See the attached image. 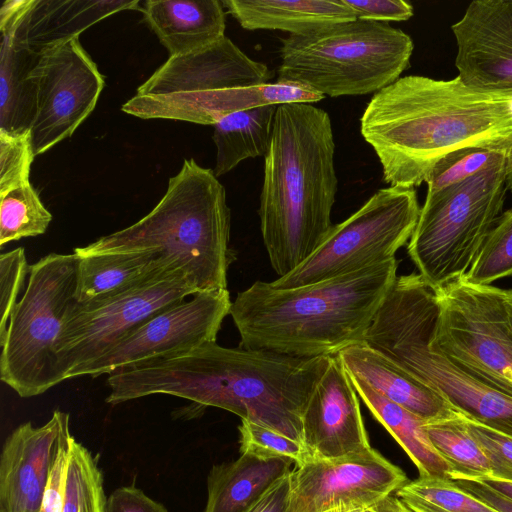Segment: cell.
I'll return each instance as SVG.
<instances>
[{"label": "cell", "mask_w": 512, "mask_h": 512, "mask_svg": "<svg viewBox=\"0 0 512 512\" xmlns=\"http://www.w3.org/2000/svg\"><path fill=\"white\" fill-rule=\"evenodd\" d=\"M355 510H350V509H335V510H331V511H327V512H353Z\"/></svg>", "instance_id": "obj_48"}, {"label": "cell", "mask_w": 512, "mask_h": 512, "mask_svg": "<svg viewBox=\"0 0 512 512\" xmlns=\"http://www.w3.org/2000/svg\"><path fill=\"white\" fill-rule=\"evenodd\" d=\"M138 4V0H29L22 13L0 20V29L2 36L40 55L114 13L137 9Z\"/></svg>", "instance_id": "obj_20"}, {"label": "cell", "mask_w": 512, "mask_h": 512, "mask_svg": "<svg viewBox=\"0 0 512 512\" xmlns=\"http://www.w3.org/2000/svg\"><path fill=\"white\" fill-rule=\"evenodd\" d=\"M424 429L435 450L452 467L451 480L491 476L490 463L459 412L425 421Z\"/></svg>", "instance_id": "obj_29"}, {"label": "cell", "mask_w": 512, "mask_h": 512, "mask_svg": "<svg viewBox=\"0 0 512 512\" xmlns=\"http://www.w3.org/2000/svg\"><path fill=\"white\" fill-rule=\"evenodd\" d=\"M231 304L228 289L198 292L153 315L100 357L72 371L69 379L109 375L216 341Z\"/></svg>", "instance_id": "obj_15"}, {"label": "cell", "mask_w": 512, "mask_h": 512, "mask_svg": "<svg viewBox=\"0 0 512 512\" xmlns=\"http://www.w3.org/2000/svg\"><path fill=\"white\" fill-rule=\"evenodd\" d=\"M78 258L75 299L79 304L103 300L160 277L182 276L153 252H104Z\"/></svg>", "instance_id": "obj_23"}, {"label": "cell", "mask_w": 512, "mask_h": 512, "mask_svg": "<svg viewBox=\"0 0 512 512\" xmlns=\"http://www.w3.org/2000/svg\"><path fill=\"white\" fill-rule=\"evenodd\" d=\"M34 156L30 131L0 130V193L29 182Z\"/></svg>", "instance_id": "obj_36"}, {"label": "cell", "mask_w": 512, "mask_h": 512, "mask_svg": "<svg viewBox=\"0 0 512 512\" xmlns=\"http://www.w3.org/2000/svg\"><path fill=\"white\" fill-rule=\"evenodd\" d=\"M362 510H363V509H362ZM362 510H355V511H353V512H361Z\"/></svg>", "instance_id": "obj_49"}, {"label": "cell", "mask_w": 512, "mask_h": 512, "mask_svg": "<svg viewBox=\"0 0 512 512\" xmlns=\"http://www.w3.org/2000/svg\"><path fill=\"white\" fill-rule=\"evenodd\" d=\"M389 186L414 188L452 152L512 147V90L488 91L459 76L409 75L376 92L360 119Z\"/></svg>", "instance_id": "obj_2"}, {"label": "cell", "mask_w": 512, "mask_h": 512, "mask_svg": "<svg viewBox=\"0 0 512 512\" xmlns=\"http://www.w3.org/2000/svg\"><path fill=\"white\" fill-rule=\"evenodd\" d=\"M69 414L55 410L42 426L19 425L6 438L0 457V512H39L60 453L71 438Z\"/></svg>", "instance_id": "obj_17"}, {"label": "cell", "mask_w": 512, "mask_h": 512, "mask_svg": "<svg viewBox=\"0 0 512 512\" xmlns=\"http://www.w3.org/2000/svg\"><path fill=\"white\" fill-rule=\"evenodd\" d=\"M361 512H410L396 495H389Z\"/></svg>", "instance_id": "obj_44"}, {"label": "cell", "mask_w": 512, "mask_h": 512, "mask_svg": "<svg viewBox=\"0 0 512 512\" xmlns=\"http://www.w3.org/2000/svg\"><path fill=\"white\" fill-rule=\"evenodd\" d=\"M397 265L393 258L286 290L254 282L237 294L230 308L239 347L315 358L361 344L397 278Z\"/></svg>", "instance_id": "obj_4"}, {"label": "cell", "mask_w": 512, "mask_h": 512, "mask_svg": "<svg viewBox=\"0 0 512 512\" xmlns=\"http://www.w3.org/2000/svg\"><path fill=\"white\" fill-rule=\"evenodd\" d=\"M451 29L460 79L482 90H512V0L472 1Z\"/></svg>", "instance_id": "obj_18"}, {"label": "cell", "mask_w": 512, "mask_h": 512, "mask_svg": "<svg viewBox=\"0 0 512 512\" xmlns=\"http://www.w3.org/2000/svg\"><path fill=\"white\" fill-rule=\"evenodd\" d=\"M506 182L508 189L512 191V147L506 153Z\"/></svg>", "instance_id": "obj_46"}, {"label": "cell", "mask_w": 512, "mask_h": 512, "mask_svg": "<svg viewBox=\"0 0 512 512\" xmlns=\"http://www.w3.org/2000/svg\"><path fill=\"white\" fill-rule=\"evenodd\" d=\"M69 447V446H68ZM67 451L58 456L45 488L39 512H63L66 497Z\"/></svg>", "instance_id": "obj_41"}, {"label": "cell", "mask_w": 512, "mask_h": 512, "mask_svg": "<svg viewBox=\"0 0 512 512\" xmlns=\"http://www.w3.org/2000/svg\"><path fill=\"white\" fill-rule=\"evenodd\" d=\"M106 499L103 475L95 458L72 437L67 451L63 512H104Z\"/></svg>", "instance_id": "obj_31"}, {"label": "cell", "mask_w": 512, "mask_h": 512, "mask_svg": "<svg viewBox=\"0 0 512 512\" xmlns=\"http://www.w3.org/2000/svg\"><path fill=\"white\" fill-rule=\"evenodd\" d=\"M374 418L394 437L417 467L419 476L451 479L453 469L435 450L424 420L386 399L363 380L349 376Z\"/></svg>", "instance_id": "obj_26"}, {"label": "cell", "mask_w": 512, "mask_h": 512, "mask_svg": "<svg viewBox=\"0 0 512 512\" xmlns=\"http://www.w3.org/2000/svg\"><path fill=\"white\" fill-rule=\"evenodd\" d=\"M414 44L385 22L356 19L282 40L278 83L324 97L376 93L400 78Z\"/></svg>", "instance_id": "obj_8"}, {"label": "cell", "mask_w": 512, "mask_h": 512, "mask_svg": "<svg viewBox=\"0 0 512 512\" xmlns=\"http://www.w3.org/2000/svg\"><path fill=\"white\" fill-rule=\"evenodd\" d=\"M430 346L473 378L512 397V323L505 289L465 277L437 287Z\"/></svg>", "instance_id": "obj_11"}, {"label": "cell", "mask_w": 512, "mask_h": 512, "mask_svg": "<svg viewBox=\"0 0 512 512\" xmlns=\"http://www.w3.org/2000/svg\"><path fill=\"white\" fill-rule=\"evenodd\" d=\"M357 19L377 22L405 21L413 16V6L403 0H345Z\"/></svg>", "instance_id": "obj_39"}, {"label": "cell", "mask_w": 512, "mask_h": 512, "mask_svg": "<svg viewBox=\"0 0 512 512\" xmlns=\"http://www.w3.org/2000/svg\"><path fill=\"white\" fill-rule=\"evenodd\" d=\"M78 261L75 253H51L29 267L26 289L0 343V379L20 397L38 396L62 382L56 343L76 303Z\"/></svg>", "instance_id": "obj_10"}, {"label": "cell", "mask_w": 512, "mask_h": 512, "mask_svg": "<svg viewBox=\"0 0 512 512\" xmlns=\"http://www.w3.org/2000/svg\"><path fill=\"white\" fill-rule=\"evenodd\" d=\"M420 209L414 188H382L350 217L333 225L327 238L301 265L269 283L278 290L292 289L393 259L409 242Z\"/></svg>", "instance_id": "obj_12"}, {"label": "cell", "mask_w": 512, "mask_h": 512, "mask_svg": "<svg viewBox=\"0 0 512 512\" xmlns=\"http://www.w3.org/2000/svg\"><path fill=\"white\" fill-rule=\"evenodd\" d=\"M36 55L2 36L0 63V130L30 131L35 113V88L30 71Z\"/></svg>", "instance_id": "obj_28"}, {"label": "cell", "mask_w": 512, "mask_h": 512, "mask_svg": "<svg viewBox=\"0 0 512 512\" xmlns=\"http://www.w3.org/2000/svg\"><path fill=\"white\" fill-rule=\"evenodd\" d=\"M505 301L512 323V289H505Z\"/></svg>", "instance_id": "obj_47"}, {"label": "cell", "mask_w": 512, "mask_h": 512, "mask_svg": "<svg viewBox=\"0 0 512 512\" xmlns=\"http://www.w3.org/2000/svg\"><path fill=\"white\" fill-rule=\"evenodd\" d=\"M331 119L312 103L278 105L260 195V229L279 277L327 238L338 180Z\"/></svg>", "instance_id": "obj_3"}, {"label": "cell", "mask_w": 512, "mask_h": 512, "mask_svg": "<svg viewBox=\"0 0 512 512\" xmlns=\"http://www.w3.org/2000/svg\"><path fill=\"white\" fill-rule=\"evenodd\" d=\"M357 395L338 356H330L303 413L307 458L336 459L372 448Z\"/></svg>", "instance_id": "obj_19"}, {"label": "cell", "mask_w": 512, "mask_h": 512, "mask_svg": "<svg viewBox=\"0 0 512 512\" xmlns=\"http://www.w3.org/2000/svg\"><path fill=\"white\" fill-rule=\"evenodd\" d=\"M512 276V208L502 213L489 231L465 279L477 285Z\"/></svg>", "instance_id": "obj_33"}, {"label": "cell", "mask_w": 512, "mask_h": 512, "mask_svg": "<svg viewBox=\"0 0 512 512\" xmlns=\"http://www.w3.org/2000/svg\"><path fill=\"white\" fill-rule=\"evenodd\" d=\"M51 220V213L30 182L0 193L1 247L45 233Z\"/></svg>", "instance_id": "obj_32"}, {"label": "cell", "mask_w": 512, "mask_h": 512, "mask_svg": "<svg viewBox=\"0 0 512 512\" xmlns=\"http://www.w3.org/2000/svg\"><path fill=\"white\" fill-rule=\"evenodd\" d=\"M406 482V474L373 448L336 459L307 458L290 473L285 512L362 510Z\"/></svg>", "instance_id": "obj_16"}, {"label": "cell", "mask_w": 512, "mask_h": 512, "mask_svg": "<svg viewBox=\"0 0 512 512\" xmlns=\"http://www.w3.org/2000/svg\"><path fill=\"white\" fill-rule=\"evenodd\" d=\"M461 417L490 463L489 477L512 482V437L462 414Z\"/></svg>", "instance_id": "obj_37"}, {"label": "cell", "mask_w": 512, "mask_h": 512, "mask_svg": "<svg viewBox=\"0 0 512 512\" xmlns=\"http://www.w3.org/2000/svg\"><path fill=\"white\" fill-rule=\"evenodd\" d=\"M30 77L35 88L30 136L36 156L74 133L94 110L105 83L79 37L40 54Z\"/></svg>", "instance_id": "obj_14"}, {"label": "cell", "mask_w": 512, "mask_h": 512, "mask_svg": "<svg viewBox=\"0 0 512 512\" xmlns=\"http://www.w3.org/2000/svg\"><path fill=\"white\" fill-rule=\"evenodd\" d=\"M329 358L213 341L111 373L108 400L115 405L154 394L176 396L227 410L303 444V413Z\"/></svg>", "instance_id": "obj_1"}, {"label": "cell", "mask_w": 512, "mask_h": 512, "mask_svg": "<svg viewBox=\"0 0 512 512\" xmlns=\"http://www.w3.org/2000/svg\"><path fill=\"white\" fill-rule=\"evenodd\" d=\"M337 356L349 376L363 380L380 395L424 421L444 417L454 411L435 391L364 344L349 346Z\"/></svg>", "instance_id": "obj_21"}, {"label": "cell", "mask_w": 512, "mask_h": 512, "mask_svg": "<svg viewBox=\"0 0 512 512\" xmlns=\"http://www.w3.org/2000/svg\"><path fill=\"white\" fill-rule=\"evenodd\" d=\"M142 12L170 56L202 50L225 36L222 1L147 0Z\"/></svg>", "instance_id": "obj_22"}, {"label": "cell", "mask_w": 512, "mask_h": 512, "mask_svg": "<svg viewBox=\"0 0 512 512\" xmlns=\"http://www.w3.org/2000/svg\"><path fill=\"white\" fill-rule=\"evenodd\" d=\"M507 190L506 153L499 152L475 175L426 195L407 252L430 285L465 276L501 215Z\"/></svg>", "instance_id": "obj_9"}, {"label": "cell", "mask_w": 512, "mask_h": 512, "mask_svg": "<svg viewBox=\"0 0 512 512\" xmlns=\"http://www.w3.org/2000/svg\"><path fill=\"white\" fill-rule=\"evenodd\" d=\"M229 239L225 188L213 170L191 158L169 179L164 196L147 215L74 253H157L198 293L227 289L228 268L235 260Z\"/></svg>", "instance_id": "obj_5"}, {"label": "cell", "mask_w": 512, "mask_h": 512, "mask_svg": "<svg viewBox=\"0 0 512 512\" xmlns=\"http://www.w3.org/2000/svg\"><path fill=\"white\" fill-rule=\"evenodd\" d=\"M473 479H478L485 485L489 486L499 494L505 496L506 498L512 501V482L494 479L489 476Z\"/></svg>", "instance_id": "obj_45"}, {"label": "cell", "mask_w": 512, "mask_h": 512, "mask_svg": "<svg viewBox=\"0 0 512 512\" xmlns=\"http://www.w3.org/2000/svg\"><path fill=\"white\" fill-rule=\"evenodd\" d=\"M452 481L460 489L484 502L498 512H512L511 500L499 494L478 479L456 478Z\"/></svg>", "instance_id": "obj_42"}, {"label": "cell", "mask_w": 512, "mask_h": 512, "mask_svg": "<svg viewBox=\"0 0 512 512\" xmlns=\"http://www.w3.org/2000/svg\"><path fill=\"white\" fill-rule=\"evenodd\" d=\"M271 77L265 64L224 36L202 50L170 56L121 109L142 119L214 125L238 111L324 98L300 85L269 83Z\"/></svg>", "instance_id": "obj_6"}, {"label": "cell", "mask_w": 512, "mask_h": 512, "mask_svg": "<svg viewBox=\"0 0 512 512\" xmlns=\"http://www.w3.org/2000/svg\"><path fill=\"white\" fill-rule=\"evenodd\" d=\"M395 495L410 512H498L451 479L419 476L406 482Z\"/></svg>", "instance_id": "obj_30"}, {"label": "cell", "mask_w": 512, "mask_h": 512, "mask_svg": "<svg viewBox=\"0 0 512 512\" xmlns=\"http://www.w3.org/2000/svg\"><path fill=\"white\" fill-rule=\"evenodd\" d=\"M278 105H264L229 114L213 125L216 146V177L240 162L268 152Z\"/></svg>", "instance_id": "obj_27"}, {"label": "cell", "mask_w": 512, "mask_h": 512, "mask_svg": "<svg viewBox=\"0 0 512 512\" xmlns=\"http://www.w3.org/2000/svg\"><path fill=\"white\" fill-rule=\"evenodd\" d=\"M498 153L481 148H466L450 153L436 164L426 180L427 194H434L475 175Z\"/></svg>", "instance_id": "obj_35"}, {"label": "cell", "mask_w": 512, "mask_h": 512, "mask_svg": "<svg viewBox=\"0 0 512 512\" xmlns=\"http://www.w3.org/2000/svg\"><path fill=\"white\" fill-rule=\"evenodd\" d=\"M196 291L180 275H168L124 293L69 310L56 343L62 381L97 359L156 313Z\"/></svg>", "instance_id": "obj_13"}, {"label": "cell", "mask_w": 512, "mask_h": 512, "mask_svg": "<svg viewBox=\"0 0 512 512\" xmlns=\"http://www.w3.org/2000/svg\"><path fill=\"white\" fill-rule=\"evenodd\" d=\"M222 4L246 30H280L290 35L357 19L345 0H223Z\"/></svg>", "instance_id": "obj_24"}, {"label": "cell", "mask_w": 512, "mask_h": 512, "mask_svg": "<svg viewBox=\"0 0 512 512\" xmlns=\"http://www.w3.org/2000/svg\"><path fill=\"white\" fill-rule=\"evenodd\" d=\"M104 512H168V510L141 489L135 486H122L107 497Z\"/></svg>", "instance_id": "obj_40"}, {"label": "cell", "mask_w": 512, "mask_h": 512, "mask_svg": "<svg viewBox=\"0 0 512 512\" xmlns=\"http://www.w3.org/2000/svg\"><path fill=\"white\" fill-rule=\"evenodd\" d=\"M290 473L271 486L246 512H285L290 493Z\"/></svg>", "instance_id": "obj_43"}, {"label": "cell", "mask_w": 512, "mask_h": 512, "mask_svg": "<svg viewBox=\"0 0 512 512\" xmlns=\"http://www.w3.org/2000/svg\"><path fill=\"white\" fill-rule=\"evenodd\" d=\"M438 311L436 289L419 273L397 276L361 344L428 386L455 411L512 437V397L430 346Z\"/></svg>", "instance_id": "obj_7"}, {"label": "cell", "mask_w": 512, "mask_h": 512, "mask_svg": "<svg viewBox=\"0 0 512 512\" xmlns=\"http://www.w3.org/2000/svg\"><path fill=\"white\" fill-rule=\"evenodd\" d=\"M238 429L241 454L261 459H290L295 465L303 463L308 457L301 442L270 428L242 419Z\"/></svg>", "instance_id": "obj_34"}, {"label": "cell", "mask_w": 512, "mask_h": 512, "mask_svg": "<svg viewBox=\"0 0 512 512\" xmlns=\"http://www.w3.org/2000/svg\"><path fill=\"white\" fill-rule=\"evenodd\" d=\"M25 250L18 247L0 256V343L4 340L9 318L25 277L29 274Z\"/></svg>", "instance_id": "obj_38"}, {"label": "cell", "mask_w": 512, "mask_h": 512, "mask_svg": "<svg viewBox=\"0 0 512 512\" xmlns=\"http://www.w3.org/2000/svg\"><path fill=\"white\" fill-rule=\"evenodd\" d=\"M290 459H261L241 454L234 461L214 465L207 477L203 512H246L279 479L289 474Z\"/></svg>", "instance_id": "obj_25"}]
</instances>
